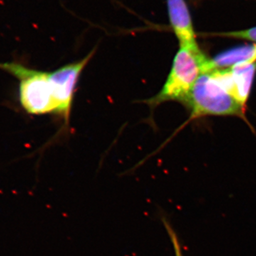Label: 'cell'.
Segmentation results:
<instances>
[{
	"label": "cell",
	"instance_id": "cell-1",
	"mask_svg": "<svg viewBox=\"0 0 256 256\" xmlns=\"http://www.w3.org/2000/svg\"><path fill=\"white\" fill-rule=\"evenodd\" d=\"M210 70V60L200 48L180 46L164 85L156 96L148 100V105L156 108L168 101H178L185 105L197 79L204 72Z\"/></svg>",
	"mask_w": 256,
	"mask_h": 256
},
{
	"label": "cell",
	"instance_id": "cell-2",
	"mask_svg": "<svg viewBox=\"0 0 256 256\" xmlns=\"http://www.w3.org/2000/svg\"><path fill=\"white\" fill-rule=\"evenodd\" d=\"M0 69L18 80V99L26 112L32 114H56L50 72L28 68L14 62L0 63Z\"/></svg>",
	"mask_w": 256,
	"mask_h": 256
},
{
	"label": "cell",
	"instance_id": "cell-3",
	"mask_svg": "<svg viewBox=\"0 0 256 256\" xmlns=\"http://www.w3.org/2000/svg\"><path fill=\"white\" fill-rule=\"evenodd\" d=\"M191 112L190 120L204 116H237L244 119L245 107L232 97L210 72L197 79L185 104Z\"/></svg>",
	"mask_w": 256,
	"mask_h": 256
},
{
	"label": "cell",
	"instance_id": "cell-4",
	"mask_svg": "<svg viewBox=\"0 0 256 256\" xmlns=\"http://www.w3.org/2000/svg\"><path fill=\"white\" fill-rule=\"evenodd\" d=\"M94 53L95 52L92 50L82 60L50 72L54 97L56 104V114L62 116L66 124L70 117L77 82Z\"/></svg>",
	"mask_w": 256,
	"mask_h": 256
},
{
	"label": "cell",
	"instance_id": "cell-5",
	"mask_svg": "<svg viewBox=\"0 0 256 256\" xmlns=\"http://www.w3.org/2000/svg\"><path fill=\"white\" fill-rule=\"evenodd\" d=\"M222 87L245 107L256 74V62L236 64L230 68L210 70Z\"/></svg>",
	"mask_w": 256,
	"mask_h": 256
},
{
	"label": "cell",
	"instance_id": "cell-6",
	"mask_svg": "<svg viewBox=\"0 0 256 256\" xmlns=\"http://www.w3.org/2000/svg\"><path fill=\"white\" fill-rule=\"evenodd\" d=\"M170 26L180 42V46L198 50L196 34L190 9L185 0H166Z\"/></svg>",
	"mask_w": 256,
	"mask_h": 256
},
{
	"label": "cell",
	"instance_id": "cell-7",
	"mask_svg": "<svg viewBox=\"0 0 256 256\" xmlns=\"http://www.w3.org/2000/svg\"><path fill=\"white\" fill-rule=\"evenodd\" d=\"M256 62V44L234 47L210 60L212 70L230 68L236 64Z\"/></svg>",
	"mask_w": 256,
	"mask_h": 256
},
{
	"label": "cell",
	"instance_id": "cell-8",
	"mask_svg": "<svg viewBox=\"0 0 256 256\" xmlns=\"http://www.w3.org/2000/svg\"><path fill=\"white\" fill-rule=\"evenodd\" d=\"M206 36L226 37V38L248 40V41L254 42L256 44V26L247 28V30H239V31L212 33L210 34H206Z\"/></svg>",
	"mask_w": 256,
	"mask_h": 256
},
{
	"label": "cell",
	"instance_id": "cell-9",
	"mask_svg": "<svg viewBox=\"0 0 256 256\" xmlns=\"http://www.w3.org/2000/svg\"><path fill=\"white\" fill-rule=\"evenodd\" d=\"M162 223L164 225L165 230H166L168 236H169L170 240L172 244L173 248H174V256H184L182 249L181 244L178 240V234L175 232L170 220L165 217L164 216H161Z\"/></svg>",
	"mask_w": 256,
	"mask_h": 256
}]
</instances>
